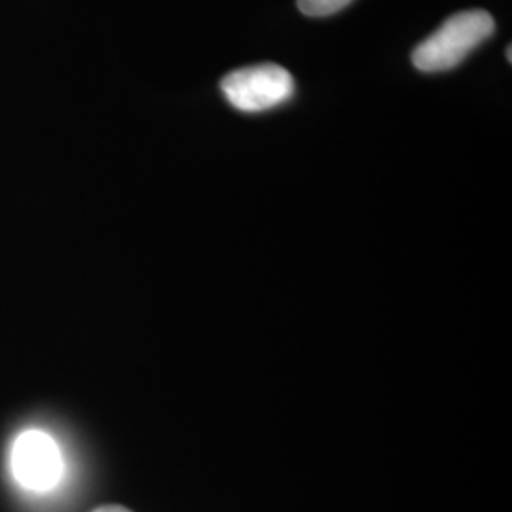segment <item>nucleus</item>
<instances>
[{
  "mask_svg": "<svg viewBox=\"0 0 512 512\" xmlns=\"http://www.w3.org/2000/svg\"><path fill=\"white\" fill-rule=\"evenodd\" d=\"M494 31V18L486 10L458 12L418 44L412 52V63L421 73L450 71L492 37Z\"/></svg>",
  "mask_w": 512,
  "mask_h": 512,
  "instance_id": "1",
  "label": "nucleus"
},
{
  "mask_svg": "<svg viewBox=\"0 0 512 512\" xmlns=\"http://www.w3.org/2000/svg\"><path fill=\"white\" fill-rule=\"evenodd\" d=\"M226 101L241 112H262L287 103L294 93L293 74L262 63L226 74L220 82Z\"/></svg>",
  "mask_w": 512,
  "mask_h": 512,
  "instance_id": "2",
  "label": "nucleus"
},
{
  "mask_svg": "<svg viewBox=\"0 0 512 512\" xmlns=\"http://www.w3.org/2000/svg\"><path fill=\"white\" fill-rule=\"evenodd\" d=\"M10 467L19 486L37 494L52 492L65 473L59 444L48 433L38 429L23 431L14 440Z\"/></svg>",
  "mask_w": 512,
  "mask_h": 512,
  "instance_id": "3",
  "label": "nucleus"
},
{
  "mask_svg": "<svg viewBox=\"0 0 512 512\" xmlns=\"http://www.w3.org/2000/svg\"><path fill=\"white\" fill-rule=\"evenodd\" d=\"M351 2L353 0H298V8L310 18H325L348 8Z\"/></svg>",
  "mask_w": 512,
  "mask_h": 512,
  "instance_id": "4",
  "label": "nucleus"
},
{
  "mask_svg": "<svg viewBox=\"0 0 512 512\" xmlns=\"http://www.w3.org/2000/svg\"><path fill=\"white\" fill-rule=\"evenodd\" d=\"M93 512H131L126 507H120V505H105V507H99Z\"/></svg>",
  "mask_w": 512,
  "mask_h": 512,
  "instance_id": "5",
  "label": "nucleus"
},
{
  "mask_svg": "<svg viewBox=\"0 0 512 512\" xmlns=\"http://www.w3.org/2000/svg\"><path fill=\"white\" fill-rule=\"evenodd\" d=\"M511 46H509V48H507V59H509V63H511L512 59H511Z\"/></svg>",
  "mask_w": 512,
  "mask_h": 512,
  "instance_id": "6",
  "label": "nucleus"
}]
</instances>
